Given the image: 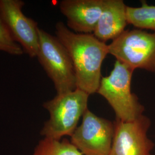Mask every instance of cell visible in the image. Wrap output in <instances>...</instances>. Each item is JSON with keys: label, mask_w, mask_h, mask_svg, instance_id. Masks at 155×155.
<instances>
[{"label": "cell", "mask_w": 155, "mask_h": 155, "mask_svg": "<svg viewBox=\"0 0 155 155\" xmlns=\"http://www.w3.org/2000/svg\"><path fill=\"white\" fill-rule=\"evenodd\" d=\"M21 0H0V16L13 39L31 58H36L39 48L38 23L25 15Z\"/></svg>", "instance_id": "obj_7"}, {"label": "cell", "mask_w": 155, "mask_h": 155, "mask_svg": "<svg viewBox=\"0 0 155 155\" xmlns=\"http://www.w3.org/2000/svg\"><path fill=\"white\" fill-rule=\"evenodd\" d=\"M109 54L136 69L155 76V33L134 29L125 30L109 45Z\"/></svg>", "instance_id": "obj_5"}, {"label": "cell", "mask_w": 155, "mask_h": 155, "mask_svg": "<svg viewBox=\"0 0 155 155\" xmlns=\"http://www.w3.org/2000/svg\"><path fill=\"white\" fill-rule=\"evenodd\" d=\"M89 95L79 89L56 94L43 104L48 111L49 119L45 122L40 134L45 138L61 140L71 137L78 127L81 118L88 109Z\"/></svg>", "instance_id": "obj_3"}, {"label": "cell", "mask_w": 155, "mask_h": 155, "mask_svg": "<svg viewBox=\"0 0 155 155\" xmlns=\"http://www.w3.org/2000/svg\"><path fill=\"white\" fill-rule=\"evenodd\" d=\"M0 51L12 55H21L24 52L22 47L17 43L6 28L0 16Z\"/></svg>", "instance_id": "obj_13"}, {"label": "cell", "mask_w": 155, "mask_h": 155, "mask_svg": "<svg viewBox=\"0 0 155 155\" xmlns=\"http://www.w3.org/2000/svg\"><path fill=\"white\" fill-rule=\"evenodd\" d=\"M114 122L115 133L109 155H153L155 145L148 135L149 117L143 114L133 121Z\"/></svg>", "instance_id": "obj_8"}, {"label": "cell", "mask_w": 155, "mask_h": 155, "mask_svg": "<svg viewBox=\"0 0 155 155\" xmlns=\"http://www.w3.org/2000/svg\"><path fill=\"white\" fill-rule=\"evenodd\" d=\"M127 8L122 0H106L94 36L104 43L118 38L125 31L128 24Z\"/></svg>", "instance_id": "obj_10"}, {"label": "cell", "mask_w": 155, "mask_h": 155, "mask_svg": "<svg viewBox=\"0 0 155 155\" xmlns=\"http://www.w3.org/2000/svg\"><path fill=\"white\" fill-rule=\"evenodd\" d=\"M114 133V122L95 115L88 109L70 140L83 155H109Z\"/></svg>", "instance_id": "obj_6"}, {"label": "cell", "mask_w": 155, "mask_h": 155, "mask_svg": "<svg viewBox=\"0 0 155 155\" xmlns=\"http://www.w3.org/2000/svg\"><path fill=\"white\" fill-rule=\"evenodd\" d=\"M55 34L71 59L77 89L89 95L96 93L102 77L103 61L109 54V45L93 34L74 32L61 21L56 24Z\"/></svg>", "instance_id": "obj_1"}, {"label": "cell", "mask_w": 155, "mask_h": 155, "mask_svg": "<svg viewBox=\"0 0 155 155\" xmlns=\"http://www.w3.org/2000/svg\"><path fill=\"white\" fill-rule=\"evenodd\" d=\"M32 155H83L67 139L43 138L39 142Z\"/></svg>", "instance_id": "obj_12"}, {"label": "cell", "mask_w": 155, "mask_h": 155, "mask_svg": "<svg viewBox=\"0 0 155 155\" xmlns=\"http://www.w3.org/2000/svg\"><path fill=\"white\" fill-rule=\"evenodd\" d=\"M135 70L116 60L110 74L102 77L97 93L105 99L112 107L116 120L123 122L134 121L144 114L145 107L131 91V82Z\"/></svg>", "instance_id": "obj_2"}, {"label": "cell", "mask_w": 155, "mask_h": 155, "mask_svg": "<svg viewBox=\"0 0 155 155\" xmlns=\"http://www.w3.org/2000/svg\"><path fill=\"white\" fill-rule=\"evenodd\" d=\"M106 0H63L59 9L74 32L93 34Z\"/></svg>", "instance_id": "obj_9"}, {"label": "cell", "mask_w": 155, "mask_h": 155, "mask_svg": "<svg viewBox=\"0 0 155 155\" xmlns=\"http://www.w3.org/2000/svg\"><path fill=\"white\" fill-rule=\"evenodd\" d=\"M39 48L37 58L54 83L56 94L77 89V78L69 54L56 36L38 28Z\"/></svg>", "instance_id": "obj_4"}, {"label": "cell", "mask_w": 155, "mask_h": 155, "mask_svg": "<svg viewBox=\"0 0 155 155\" xmlns=\"http://www.w3.org/2000/svg\"><path fill=\"white\" fill-rule=\"evenodd\" d=\"M128 24L143 30H150L155 33V5H150L146 1H141L139 7L127 8Z\"/></svg>", "instance_id": "obj_11"}]
</instances>
